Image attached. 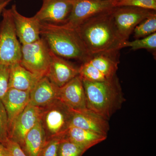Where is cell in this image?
Returning a JSON list of instances; mask_svg holds the SVG:
<instances>
[{
    "instance_id": "1",
    "label": "cell",
    "mask_w": 156,
    "mask_h": 156,
    "mask_svg": "<svg viewBox=\"0 0 156 156\" xmlns=\"http://www.w3.org/2000/svg\"><path fill=\"white\" fill-rule=\"evenodd\" d=\"M113 9L89 18L75 29L91 56L123 48L125 42L116 28Z\"/></svg>"
},
{
    "instance_id": "2",
    "label": "cell",
    "mask_w": 156,
    "mask_h": 156,
    "mask_svg": "<svg viewBox=\"0 0 156 156\" xmlns=\"http://www.w3.org/2000/svg\"><path fill=\"white\" fill-rule=\"evenodd\" d=\"M82 80L87 108L109 121L125 101L117 75L103 82Z\"/></svg>"
},
{
    "instance_id": "3",
    "label": "cell",
    "mask_w": 156,
    "mask_h": 156,
    "mask_svg": "<svg viewBox=\"0 0 156 156\" xmlns=\"http://www.w3.org/2000/svg\"><path fill=\"white\" fill-rule=\"evenodd\" d=\"M41 37L57 56L83 62L91 57L76 29L63 24L41 23Z\"/></svg>"
},
{
    "instance_id": "4",
    "label": "cell",
    "mask_w": 156,
    "mask_h": 156,
    "mask_svg": "<svg viewBox=\"0 0 156 156\" xmlns=\"http://www.w3.org/2000/svg\"><path fill=\"white\" fill-rule=\"evenodd\" d=\"M40 108V120L47 140L63 138L71 126L73 110L58 99Z\"/></svg>"
},
{
    "instance_id": "5",
    "label": "cell",
    "mask_w": 156,
    "mask_h": 156,
    "mask_svg": "<svg viewBox=\"0 0 156 156\" xmlns=\"http://www.w3.org/2000/svg\"><path fill=\"white\" fill-rule=\"evenodd\" d=\"M0 23V64L11 66L20 63L21 45L18 40L11 9H5Z\"/></svg>"
},
{
    "instance_id": "6",
    "label": "cell",
    "mask_w": 156,
    "mask_h": 156,
    "mask_svg": "<svg viewBox=\"0 0 156 156\" xmlns=\"http://www.w3.org/2000/svg\"><path fill=\"white\" fill-rule=\"evenodd\" d=\"M50 61V50L41 38L37 41L21 45L20 64L30 72L43 77L47 75Z\"/></svg>"
},
{
    "instance_id": "7",
    "label": "cell",
    "mask_w": 156,
    "mask_h": 156,
    "mask_svg": "<svg viewBox=\"0 0 156 156\" xmlns=\"http://www.w3.org/2000/svg\"><path fill=\"white\" fill-rule=\"evenodd\" d=\"M118 0H73L72 9L63 25L75 29L84 21L114 9Z\"/></svg>"
},
{
    "instance_id": "8",
    "label": "cell",
    "mask_w": 156,
    "mask_h": 156,
    "mask_svg": "<svg viewBox=\"0 0 156 156\" xmlns=\"http://www.w3.org/2000/svg\"><path fill=\"white\" fill-rule=\"evenodd\" d=\"M156 11L124 6L116 7L113 10V17L119 35L123 42L128 41L134 29L143 20Z\"/></svg>"
},
{
    "instance_id": "9",
    "label": "cell",
    "mask_w": 156,
    "mask_h": 156,
    "mask_svg": "<svg viewBox=\"0 0 156 156\" xmlns=\"http://www.w3.org/2000/svg\"><path fill=\"white\" fill-rule=\"evenodd\" d=\"M40 108L29 104L9 128V139L21 147L26 135L40 120Z\"/></svg>"
},
{
    "instance_id": "10",
    "label": "cell",
    "mask_w": 156,
    "mask_h": 156,
    "mask_svg": "<svg viewBox=\"0 0 156 156\" xmlns=\"http://www.w3.org/2000/svg\"><path fill=\"white\" fill-rule=\"evenodd\" d=\"M73 0H43L41 9L34 17L41 23L63 24L66 22Z\"/></svg>"
},
{
    "instance_id": "11",
    "label": "cell",
    "mask_w": 156,
    "mask_h": 156,
    "mask_svg": "<svg viewBox=\"0 0 156 156\" xmlns=\"http://www.w3.org/2000/svg\"><path fill=\"white\" fill-rule=\"evenodd\" d=\"M17 37L21 45L27 44L41 38V22L34 16L28 17L17 11L15 5L11 9Z\"/></svg>"
},
{
    "instance_id": "12",
    "label": "cell",
    "mask_w": 156,
    "mask_h": 156,
    "mask_svg": "<svg viewBox=\"0 0 156 156\" xmlns=\"http://www.w3.org/2000/svg\"><path fill=\"white\" fill-rule=\"evenodd\" d=\"M79 68L50 50V64L46 76L60 88L79 75Z\"/></svg>"
},
{
    "instance_id": "13",
    "label": "cell",
    "mask_w": 156,
    "mask_h": 156,
    "mask_svg": "<svg viewBox=\"0 0 156 156\" xmlns=\"http://www.w3.org/2000/svg\"><path fill=\"white\" fill-rule=\"evenodd\" d=\"M58 99L73 111L87 108L83 84L80 76L59 88Z\"/></svg>"
},
{
    "instance_id": "14",
    "label": "cell",
    "mask_w": 156,
    "mask_h": 156,
    "mask_svg": "<svg viewBox=\"0 0 156 156\" xmlns=\"http://www.w3.org/2000/svg\"><path fill=\"white\" fill-rule=\"evenodd\" d=\"M71 126L82 128L107 136L108 121L87 108L73 110Z\"/></svg>"
},
{
    "instance_id": "15",
    "label": "cell",
    "mask_w": 156,
    "mask_h": 156,
    "mask_svg": "<svg viewBox=\"0 0 156 156\" xmlns=\"http://www.w3.org/2000/svg\"><path fill=\"white\" fill-rule=\"evenodd\" d=\"M1 101L7 113L9 130L15 119L29 104L30 92L9 88Z\"/></svg>"
},
{
    "instance_id": "16",
    "label": "cell",
    "mask_w": 156,
    "mask_h": 156,
    "mask_svg": "<svg viewBox=\"0 0 156 156\" xmlns=\"http://www.w3.org/2000/svg\"><path fill=\"white\" fill-rule=\"evenodd\" d=\"M59 88L46 76L43 77L30 92V104L39 108L48 105L58 99Z\"/></svg>"
},
{
    "instance_id": "17",
    "label": "cell",
    "mask_w": 156,
    "mask_h": 156,
    "mask_svg": "<svg viewBox=\"0 0 156 156\" xmlns=\"http://www.w3.org/2000/svg\"><path fill=\"white\" fill-rule=\"evenodd\" d=\"M42 78L26 69L20 63H15L10 66L9 88L30 92Z\"/></svg>"
},
{
    "instance_id": "18",
    "label": "cell",
    "mask_w": 156,
    "mask_h": 156,
    "mask_svg": "<svg viewBox=\"0 0 156 156\" xmlns=\"http://www.w3.org/2000/svg\"><path fill=\"white\" fill-rule=\"evenodd\" d=\"M46 141L44 132L39 120L26 135L20 147L27 156H40Z\"/></svg>"
},
{
    "instance_id": "19",
    "label": "cell",
    "mask_w": 156,
    "mask_h": 156,
    "mask_svg": "<svg viewBox=\"0 0 156 156\" xmlns=\"http://www.w3.org/2000/svg\"><path fill=\"white\" fill-rule=\"evenodd\" d=\"M119 51L96 54L91 56L88 61L107 79H110L116 75L120 62Z\"/></svg>"
},
{
    "instance_id": "20",
    "label": "cell",
    "mask_w": 156,
    "mask_h": 156,
    "mask_svg": "<svg viewBox=\"0 0 156 156\" xmlns=\"http://www.w3.org/2000/svg\"><path fill=\"white\" fill-rule=\"evenodd\" d=\"M107 136L82 128L71 126L63 138L76 144L87 151L107 139Z\"/></svg>"
},
{
    "instance_id": "21",
    "label": "cell",
    "mask_w": 156,
    "mask_h": 156,
    "mask_svg": "<svg viewBox=\"0 0 156 156\" xmlns=\"http://www.w3.org/2000/svg\"><path fill=\"white\" fill-rule=\"evenodd\" d=\"M79 73L82 80L89 82H103L108 79L88 60L83 62L79 67Z\"/></svg>"
},
{
    "instance_id": "22",
    "label": "cell",
    "mask_w": 156,
    "mask_h": 156,
    "mask_svg": "<svg viewBox=\"0 0 156 156\" xmlns=\"http://www.w3.org/2000/svg\"><path fill=\"white\" fill-rule=\"evenodd\" d=\"M156 32V14H152L136 26L134 29V37L135 39L142 38Z\"/></svg>"
},
{
    "instance_id": "23",
    "label": "cell",
    "mask_w": 156,
    "mask_h": 156,
    "mask_svg": "<svg viewBox=\"0 0 156 156\" xmlns=\"http://www.w3.org/2000/svg\"><path fill=\"white\" fill-rule=\"evenodd\" d=\"M130 47L132 50L146 49L148 51L156 53V33L145 37L135 39L132 41H127L123 44V48Z\"/></svg>"
},
{
    "instance_id": "24",
    "label": "cell",
    "mask_w": 156,
    "mask_h": 156,
    "mask_svg": "<svg viewBox=\"0 0 156 156\" xmlns=\"http://www.w3.org/2000/svg\"><path fill=\"white\" fill-rule=\"evenodd\" d=\"M87 151L69 140L63 138L59 144L57 156H83Z\"/></svg>"
},
{
    "instance_id": "25",
    "label": "cell",
    "mask_w": 156,
    "mask_h": 156,
    "mask_svg": "<svg viewBox=\"0 0 156 156\" xmlns=\"http://www.w3.org/2000/svg\"><path fill=\"white\" fill-rule=\"evenodd\" d=\"M130 6L156 11V0H118L116 7Z\"/></svg>"
},
{
    "instance_id": "26",
    "label": "cell",
    "mask_w": 156,
    "mask_h": 156,
    "mask_svg": "<svg viewBox=\"0 0 156 156\" xmlns=\"http://www.w3.org/2000/svg\"><path fill=\"white\" fill-rule=\"evenodd\" d=\"M8 116L5 107L0 99V143L4 144L9 139Z\"/></svg>"
},
{
    "instance_id": "27",
    "label": "cell",
    "mask_w": 156,
    "mask_h": 156,
    "mask_svg": "<svg viewBox=\"0 0 156 156\" xmlns=\"http://www.w3.org/2000/svg\"><path fill=\"white\" fill-rule=\"evenodd\" d=\"M10 66L0 64V99H2L9 89Z\"/></svg>"
},
{
    "instance_id": "28",
    "label": "cell",
    "mask_w": 156,
    "mask_h": 156,
    "mask_svg": "<svg viewBox=\"0 0 156 156\" xmlns=\"http://www.w3.org/2000/svg\"><path fill=\"white\" fill-rule=\"evenodd\" d=\"M62 139L54 138L47 140L40 156H58V147Z\"/></svg>"
},
{
    "instance_id": "29",
    "label": "cell",
    "mask_w": 156,
    "mask_h": 156,
    "mask_svg": "<svg viewBox=\"0 0 156 156\" xmlns=\"http://www.w3.org/2000/svg\"><path fill=\"white\" fill-rule=\"evenodd\" d=\"M8 149L11 156H27L19 144L8 139L4 145Z\"/></svg>"
},
{
    "instance_id": "30",
    "label": "cell",
    "mask_w": 156,
    "mask_h": 156,
    "mask_svg": "<svg viewBox=\"0 0 156 156\" xmlns=\"http://www.w3.org/2000/svg\"><path fill=\"white\" fill-rule=\"evenodd\" d=\"M0 156H11L7 148L1 143H0Z\"/></svg>"
},
{
    "instance_id": "31",
    "label": "cell",
    "mask_w": 156,
    "mask_h": 156,
    "mask_svg": "<svg viewBox=\"0 0 156 156\" xmlns=\"http://www.w3.org/2000/svg\"><path fill=\"white\" fill-rule=\"evenodd\" d=\"M12 0H6L5 2L0 4V16L2 15L4 9H6V6L10 3Z\"/></svg>"
},
{
    "instance_id": "32",
    "label": "cell",
    "mask_w": 156,
    "mask_h": 156,
    "mask_svg": "<svg viewBox=\"0 0 156 156\" xmlns=\"http://www.w3.org/2000/svg\"><path fill=\"white\" fill-rule=\"evenodd\" d=\"M5 1L6 0H0V4L4 2H5Z\"/></svg>"
}]
</instances>
